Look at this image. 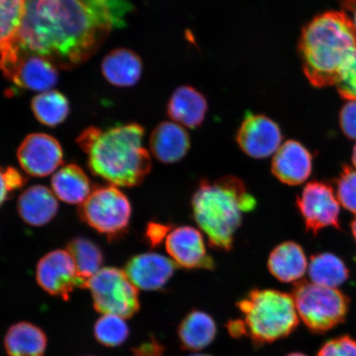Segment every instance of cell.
<instances>
[{
    "label": "cell",
    "instance_id": "3957f363",
    "mask_svg": "<svg viewBox=\"0 0 356 356\" xmlns=\"http://www.w3.org/2000/svg\"><path fill=\"white\" fill-rule=\"evenodd\" d=\"M356 48V32L344 12L319 13L301 31L298 52L312 86H335L347 58Z\"/></svg>",
    "mask_w": 356,
    "mask_h": 356
},
{
    "label": "cell",
    "instance_id": "484cf974",
    "mask_svg": "<svg viewBox=\"0 0 356 356\" xmlns=\"http://www.w3.org/2000/svg\"><path fill=\"white\" fill-rule=\"evenodd\" d=\"M26 0H0V57L16 51Z\"/></svg>",
    "mask_w": 356,
    "mask_h": 356
},
{
    "label": "cell",
    "instance_id": "74e56055",
    "mask_svg": "<svg viewBox=\"0 0 356 356\" xmlns=\"http://www.w3.org/2000/svg\"><path fill=\"white\" fill-rule=\"evenodd\" d=\"M3 171V169L0 168V207L6 202L8 193H10V190L7 188L6 180H4Z\"/></svg>",
    "mask_w": 356,
    "mask_h": 356
},
{
    "label": "cell",
    "instance_id": "d6a6232c",
    "mask_svg": "<svg viewBox=\"0 0 356 356\" xmlns=\"http://www.w3.org/2000/svg\"><path fill=\"white\" fill-rule=\"evenodd\" d=\"M340 127L350 140H356V100L348 101L339 115Z\"/></svg>",
    "mask_w": 356,
    "mask_h": 356
},
{
    "label": "cell",
    "instance_id": "836d02e7",
    "mask_svg": "<svg viewBox=\"0 0 356 356\" xmlns=\"http://www.w3.org/2000/svg\"><path fill=\"white\" fill-rule=\"evenodd\" d=\"M171 229V226L159 224V222H151L147 226L145 238L147 241L152 247L158 246L168 235V232Z\"/></svg>",
    "mask_w": 356,
    "mask_h": 356
},
{
    "label": "cell",
    "instance_id": "9a60e30c",
    "mask_svg": "<svg viewBox=\"0 0 356 356\" xmlns=\"http://www.w3.org/2000/svg\"><path fill=\"white\" fill-rule=\"evenodd\" d=\"M175 269V262L169 258L147 252L132 257L124 271L137 289L154 291L165 286Z\"/></svg>",
    "mask_w": 356,
    "mask_h": 356
},
{
    "label": "cell",
    "instance_id": "f546056e",
    "mask_svg": "<svg viewBox=\"0 0 356 356\" xmlns=\"http://www.w3.org/2000/svg\"><path fill=\"white\" fill-rule=\"evenodd\" d=\"M337 198L346 210L356 215V170L345 165L336 181Z\"/></svg>",
    "mask_w": 356,
    "mask_h": 356
},
{
    "label": "cell",
    "instance_id": "30bf717a",
    "mask_svg": "<svg viewBox=\"0 0 356 356\" xmlns=\"http://www.w3.org/2000/svg\"><path fill=\"white\" fill-rule=\"evenodd\" d=\"M38 283L49 295L69 300L75 288H83L72 257L65 250L47 253L39 261L35 273Z\"/></svg>",
    "mask_w": 356,
    "mask_h": 356
},
{
    "label": "cell",
    "instance_id": "6da1fadb",
    "mask_svg": "<svg viewBox=\"0 0 356 356\" xmlns=\"http://www.w3.org/2000/svg\"><path fill=\"white\" fill-rule=\"evenodd\" d=\"M128 0H26L16 47L72 69L99 50L111 31L124 28Z\"/></svg>",
    "mask_w": 356,
    "mask_h": 356
},
{
    "label": "cell",
    "instance_id": "8fae6325",
    "mask_svg": "<svg viewBox=\"0 0 356 356\" xmlns=\"http://www.w3.org/2000/svg\"><path fill=\"white\" fill-rule=\"evenodd\" d=\"M283 140L279 124L264 114L248 113L238 128L236 140L243 152L257 159L277 152Z\"/></svg>",
    "mask_w": 356,
    "mask_h": 356
},
{
    "label": "cell",
    "instance_id": "d4e9b609",
    "mask_svg": "<svg viewBox=\"0 0 356 356\" xmlns=\"http://www.w3.org/2000/svg\"><path fill=\"white\" fill-rule=\"evenodd\" d=\"M308 270L311 282L325 287L337 289L350 277L345 262L330 252L318 253L312 257Z\"/></svg>",
    "mask_w": 356,
    "mask_h": 356
},
{
    "label": "cell",
    "instance_id": "4fadbf2b",
    "mask_svg": "<svg viewBox=\"0 0 356 356\" xmlns=\"http://www.w3.org/2000/svg\"><path fill=\"white\" fill-rule=\"evenodd\" d=\"M15 64L3 71L16 86L35 92L51 90L59 79L57 67L46 58L17 50Z\"/></svg>",
    "mask_w": 356,
    "mask_h": 356
},
{
    "label": "cell",
    "instance_id": "e0dca14e",
    "mask_svg": "<svg viewBox=\"0 0 356 356\" xmlns=\"http://www.w3.org/2000/svg\"><path fill=\"white\" fill-rule=\"evenodd\" d=\"M208 111L206 96L189 86L177 87L167 104V115L180 126L197 129L202 126Z\"/></svg>",
    "mask_w": 356,
    "mask_h": 356
},
{
    "label": "cell",
    "instance_id": "d6986e66",
    "mask_svg": "<svg viewBox=\"0 0 356 356\" xmlns=\"http://www.w3.org/2000/svg\"><path fill=\"white\" fill-rule=\"evenodd\" d=\"M17 212L21 219L31 226L40 227L50 222L58 212L55 194L46 186H30L20 195L17 200Z\"/></svg>",
    "mask_w": 356,
    "mask_h": 356
},
{
    "label": "cell",
    "instance_id": "7bdbcfd3",
    "mask_svg": "<svg viewBox=\"0 0 356 356\" xmlns=\"http://www.w3.org/2000/svg\"><path fill=\"white\" fill-rule=\"evenodd\" d=\"M188 356H212L211 355H207V354H198V353H195V354H193V355H190Z\"/></svg>",
    "mask_w": 356,
    "mask_h": 356
},
{
    "label": "cell",
    "instance_id": "44dd1931",
    "mask_svg": "<svg viewBox=\"0 0 356 356\" xmlns=\"http://www.w3.org/2000/svg\"><path fill=\"white\" fill-rule=\"evenodd\" d=\"M216 335L215 319L206 312L191 311L178 325V341L184 350L195 353L207 348L215 341Z\"/></svg>",
    "mask_w": 356,
    "mask_h": 356
},
{
    "label": "cell",
    "instance_id": "4316f807",
    "mask_svg": "<svg viewBox=\"0 0 356 356\" xmlns=\"http://www.w3.org/2000/svg\"><path fill=\"white\" fill-rule=\"evenodd\" d=\"M67 252L73 258L83 288L87 289L89 280L99 273L104 264L101 248L90 239L77 237L67 244Z\"/></svg>",
    "mask_w": 356,
    "mask_h": 356
},
{
    "label": "cell",
    "instance_id": "1f68e13d",
    "mask_svg": "<svg viewBox=\"0 0 356 356\" xmlns=\"http://www.w3.org/2000/svg\"><path fill=\"white\" fill-rule=\"evenodd\" d=\"M317 356H356V340L348 335L332 338L325 342Z\"/></svg>",
    "mask_w": 356,
    "mask_h": 356
},
{
    "label": "cell",
    "instance_id": "e575fe53",
    "mask_svg": "<svg viewBox=\"0 0 356 356\" xmlns=\"http://www.w3.org/2000/svg\"><path fill=\"white\" fill-rule=\"evenodd\" d=\"M165 350L160 342L154 337L143 342L132 349L133 356H162Z\"/></svg>",
    "mask_w": 356,
    "mask_h": 356
},
{
    "label": "cell",
    "instance_id": "7402d4cb",
    "mask_svg": "<svg viewBox=\"0 0 356 356\" xmlns=\"http://www.w3.org/2000/svg\"><path fill=\"white\" fill-rule=\"evenodd\" d=\"M270 273L280 282L291 283L304 277L308 269V261L304 249L295 242L278 245L268 258Z\"/></svg>",
    "mask_w": 356,
    "mask_h": 356
},
{
    "label": "cell",
    "instance_id": "83f0119b",
    "mask_svg": "<svg viewBox=\"0 0 356 356\" xmlns=\"http://www.w3.org/2000/svg\"><path fill=\"white\" fill-rule=\"evenodd\" d=\"M31 106L38 121L50 127L59 126L70 114L69 100L55 90L43 92L34 97Z\"/></svg>",
    "mask_w": 356,
    "mask_h": 356
},
{
    "label": "cell",
    "instance_id": "7a4b0ae2",
    "mask_svg": "<svg viewBox=\"0 0 356 356\" xmlns=\"http://www.w3.org/2000/svg\"><path fill=\"white\" fill-rule=\"evenodd\" d=\"M145 129L139 124H122L102 130L88 127L77 142L88 155L93 175L115 186L140 185L151 171L152 163L144 148Z\"/></svg>",
    "mask_w": 356,
    "mask_h": 356
},
{
    "label": "cell",
    "instance_id": "9c48e42d",
    "mask_svg": "<svg viewBox=\"0 0 356 356\" xmlns=\"http://www.w3.org/2000/svg\"><path fill=\"white\" fill-rule=\"evenodd\" d=\"M296 204L309 232L316 235L328 227L341 229L340 203L326 182H309L298 195Z\"/></svg>",
    "mask_w": 356,
    "mask_h": 356
},
{
    "label": "cell",
    "instance_id": "b9f144b4",
    "mask_svg": "<svg viewBox=\"0 0 356 356\" xmlns=\"http://www.w3.org/2000/svg\"><path fill=\"white\" fill-rule=\"evenodd\" d=\"M286 356H308V355H306L300 353H293L289 354Z\"/></svg>",
    "mask_w": 356,
    "mask_h": 356
},
{
    "label": "cell",
    "instance_id": "ab89813d",
    "mask_svg": "<svg viewBox=\"0 0 356 356\" xmlns=\"http://www.w3.org/2000/svg\"><path fill=\"white\" fill-rule=\"evenodd\" d=\"M351 232H353V237L356 242V216L353 222H351Z\"/></svg>",
    "mask_w": 356,
    "mask_h": 356
},
{
    "label": "cell",
    "instance_id": "52a82bcc",
    "mask_svg": "<svg viewBox=\"0 0 356 356\" xmlns=\"http://www.w3.org/2000/svg\"><path fill=\"white\" fill-rule=\"evenodd\" d=\"M131 212L127 195L113 185L92 191L79 209L80 219L111 240L126 234Z\"/></svg>",
    "mask_w": 356,
    "mask_h": 356
},
{
    "label": "cell",
    "instance_id": "d590c367",
    "mask_svg": "<svg viewBox=\"0 0 356 356\" xmlns=\"http://www.w3.org/2000/svg\"><path fill=\"white\" fill-rule=\"evenodd\" d=\"M3 176L7 188L10 190V193L13 191L21 188L26 182L24 175L15 168L8 167L3 171Z\"/></svg>",
    "mask_w": 356,
    "mask_h": 356
},
{
    "label": "cell",
    "instance_id": "ac0fdd59",
    "mask_svg": "<svg viewBox=\"0 0 356 356\" xmlns=\"http://www.w3.org/2000/svg\"><path fill=\"white\" fill-rule=\"evenodd\" d=\"M191 140L184 127L173 122L159 123L149 137V148L163 163L180 161L188 153Z\"/></svg>",
    "mask_w": 356,
    "mask_h": 356
},
{
    "label": "cell",
    "instance_id": "7c38bea8",
    "mask_svg": "<svg viewBox=\"0 0 356 356\" xmlns=\"http://www.w3.org/2000/svg\"><path fill=\"white\" fill-rule=\"evenodd\" d=\"M22 169L33 177H47L63 163V150L56 138L44 133L30 134L17 152Z\"/></svg>",
    "mask_w": 356,
    "mask_h": 356
},
{
    "label": "cell",
    "instance_id": "8992f818",
    "mask_svg": "<svg viewBox=\"0 0 356 356\" xmlns=\"http://www.w3.org/2000/svg\"><path fill=\"white\" fill-rule=\"evenodd\" d=\"M299 317L312 332L323 334L346 321L350 300L337 289L300 280L293 289Z\"/></svg>",
    "mask_w": 356,
    "mask_h": 356
},
{
    "label": "cell",
    "instance_id": "2e32d148",
    "mask_svg": "<svg viewBox=\"0 0 356 356\" xmlns=\"http://www.w3.org/2000/svg\"><path fill=\"white\" fill-rule=\"evenodd\" d=\"M313 170V156L299 141L289 140L273 156L271 172L282 184L298 186L309 179Z\"/></svg>",
    "mask_w": 356,
    "mask_h": 356
},
{
    "label": "cell",
    "instance_id": "8d00e7d4",
    "mask_svg": "<svg viewBox=\"0 0 356 356\" xmlns=\"http://www.w3.org/2000/svg\"><path fill=\"white\" fill-rule=\"evenodd\" d=\"M229 335L234 338L247 337L246 328L242 319L230 320L226 325Z\"/></svg>",
    "mask_w": 356,
    "mask_h": 356
},
{
    "label": "cell",
    "instance_id": "5b68a950",
    "mask_svg": "<svg viewBox=\"0 0 356 356\" xmlns=\"http://www.w3.org/2000/svg\"><path fill=\"white\" fill-rule=\"evenodd\" d=\"M243 321L256 346L284 339L299 326V314L292 295L275 289H252L237 304Z\"/></svg>",
    "mask_w": 356,
    "mask_h": 356
},
{
    "label": "cell",
    "instance_id": "5bb4252c",
    "mask_svg": "<svg viewBox=\"0 0 356 356\" xmlns=\"http://www.w3.org/2000/svg\"><path fill=\"white\" fill-rule=\"evenodd\" d=\"M166 249L175 264L184 268L212 270L215 267L202 234L193 227L181 226L172 229L166 238Z\"/></svg>",
    "mask_w": 356,
    "mask_h": 356
},
{
    "label": "cell",
    "instance_id": "603a6c76",
    "mask_svg": "<svg viewBox=\"0 0 356 356\" xmlns=\"http://www.w3.org/2000/svg\"><path fill=\"white\" fill-rule=\"evenodd\" d=\"M51 188L57 198L70 204H81L92 193L89 177L74 163L68 164L55 173Z\"/></svg>",
    "mask_w": 356,
    "mask_h": 356
},
{
    "label": "cell",
    "instance_id": "ffe728a7",
    "mask_svg": "<svg viewBox=\"0 0 356 356\" xmlns=\"http://www.w3.org/2000/svg\"><path fill=\"white\" fill-rule=\"evenodd\" d=\"M101 69L106 81L113 86L131 87L139 82L143 73V63L136 52L120 48L104 57Z\"/></svg>",
    "mask_w": 356,
    "mask_h": 356
},
{
    "label": "cell",
    "instance_id": "cb8c5ba5",
    "mask_svg": "<svg viewBox=\"0 0 356 356\" xmlns=\"http://www.w3.org/2000/svg\"><path fill=\"white\" fill-rule=\"evenodd\" d=\"M4 346L10 356H43L47 337L42 329L35 325L21 322L8 329Z\"/></svg>",
    "mask_w": 356,
    "mask_h": 356
},
{
    "label": "cell",
    "instance_id": "4dcf8cb0",
    "mask_svg": "<svg viewBox=\"0 0 356 356\" xmlns=\"http://www.w3.org/2000/svg\"><path fill=\"white\" fill-rule=\"evenodd\" d=\"M335 86L342 99L356 100V48L342 66Z\"/></svg>",
    "mask_w": 356,
    "mask_h": 356
},
{
    "label": "cell",
    "instance_id": "f1b7e54d",
    "mask_svg": "<svg viewBox=\"0 0 356 356\" xmlns=\"http://www.w3.org/2000/svg\"><path fill=\"white\" fill-rule=\"evenodd\" d=\"M93 334L100 344L108 347L122 346L130 335V329L124 318L106 314L97 319Z\"/></svg>",
    "mask_w": 356,
    "mask_h": 356
},
{
    "label": "cell",
    "instance_id": "f35d334b",
    "mask_svg": "<svg viewBox=\"0 0 356 356\" xmlns=\"http://www.w3.org/2000/svg\"><path fill=\"white\" fill-rule=\"evenodd\" d=\"M341 1L342 6L353 12V19L351 22H353L356 32V0H341Z\"/></svg>",
    "mask_w": 356,
    "mask_h": 356
},
{
    "label": "cell",
    "instance_id": "277c9868",
    "mask_svg": "<svg viewBox=\"0 0 356 356\" xmlns=\"http://www.w3.org/2000/svg\"><path fill=\"white\" fill-rule=\"evenodd\" d=\"M191 204L194 219L211 246L222 251L231 250L244 213L257 206L244 182L232 176L203 180Z\"/></svg>",
    "mask_w": 356,
    "mask_h": 356
},
{
    "label": "cell",
    "instance_id": "ba28073f",
    "mask_svg": "<svg viewBox=\"0 0 356 356\" xmlns=\"http://www.w3.org/2000/svg\"><path fill=\"white\" fill-rule=\"evenodd\" d=\"M93 307L104 315L124 319L135 316L140 308L139 292L126 273L115 267H104L89 280Z\"/></svg>",
    "mask_w": 356,
    "mask_h": 356
},
{
    "label": "cell",
    "instance_id": "60d3db41",
    "mask_svg": "<svg viewBox=\"0 0 356 356\" xmlns=\"http://www.w3.org/2000/svg\"><path fill=\"white\" fill-rule=\"evenodd\" d=\"M353 163L354 164L355 168H356V145H355V146L354 147V149H353Z\"/></svg>",
    "mask_w": 356,
    "mask_h": 356
}]
</instances>
